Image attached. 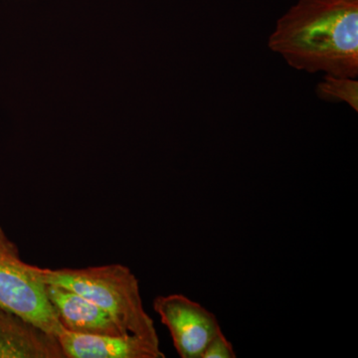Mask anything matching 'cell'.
Segmentation results:
<instances>
[{
	"instance_id": "obj_9",
	"label": "cell",
	"mask_w": 358,
	"mask_h": 358,
	"mask_svg": "<svg viewBox=\"0 0 358 358\" xmlns=\"http://www.w3.org/2000/svg\"><path fill=\"white\" fill-rule=\"evenodd\" d=\"M236 353L234 352L232 343L226 338L222 331H219L208 345L204 348L200 358H235Z\"/></svg>"
},
{
	"instance_id": "obj_8",
	"label": "cell",
	"mask_w": 358,
	"mask_h": 358,
	"mask_svg": "<svg viewBox=\"0 0 358 358\" xmlns=\"http://www.w3.org/2000/svg\"><path fill=\"white\" fill-rule=\"evenodd\" d=\"M315 93L320 100L346 103L358 112V82L355 78L324 75V80L317 85Z\"/></svg>"
},
{
	"instance_id": "obj_7",
	"label": "cell",
	"mask_w": 358,
	"mask_h": 358,
	"mask_svg": "<svg viewBox=\"0 0 358 358\" xmlns=\"http://www.w3.org/2000/svg\"><path fill=\"white\" fill-rule=\"evenodd\" d=\"M47 294L61 324L67 331L85 334H124L109 313L76 292L47 285Z\"/></svg>"
},
{
	"instance_id": "obj_4",
	"label": "cell",
	"mask_w": 358,
	"mask_h": 358,
	"mask_svg": "<svg viewBox=\"0 0 358 358\" xmlns=\"http://www.w3.org/2000/svg\"><path fill=\"white\" fill-rule=\"evenodd\" d=\"M154 308L181 358L201 357L204 348L221 329L214 313L183 294L157 296Z\"/></svg>"
},
{
	"instance_id": "obj_1",
	"label": "cell",
	"mask_w": 358,
	"mask_h": 358,
	"mask_svg": "<svg viewBox=\"0 0 358 358\" xmlns=\"http://www.w3.org/2000/svg\"><path fill=\"white\" fill-rule=\"evenodd\" d=\"M268 46L294 69L357 78L358 0H299L277 21Z\"/></svg>"
},
{
	"instance_id": "obj_6",
	"label": "cell",
	"mask_w": 358,
	"mask_h": 358,
	"mask_svg": "<svg viewBox=\"0 0 358 358\" xmlns=\"http://www.w3.org/2000/svg\"><path fill=\"white\" fill-rule=\"evenodd\" d=\"M0 358H66L57 336L0 308Z\"/></svg>"
},
{
	"instance_id": "obj_2",
	"label": "cell",
	"mask_w": 358,
	"mask_h": 358,
	"mask_svg": "<svg viewBox=\"0 0 358 358\" xmlns=\"http://www.w3.org/2000/svg\"><path fill=\"white\" fill-rule=\"evenodd\" d=\"M45 284L76 292L109 313L124 334H134L159 348L154 320L145 312L140 282L131 268L121 264L82 268H40Z\"/></svg>"
},
{
	"instance_id": "obj_3",
	"label": "cell",
	"mask_w": 358,
	"mask_h": 358,
	"mask_svg": "<svg viewBox=\"0 0 358 358\" xmlns=\"http://www.w3.org/2000/svg\"><path fill=\"white\" fill-rule=\"evenodd\" d=\"M0 308L58 336L61 324L35 266L23 262L20 249L0 226Z\"/></svg>"
},
{
	"instance_id": "obj_5",
	"label": "cell",
	"mask_w": 358,
	"mask_h": 358,
	"mask_svg": "<svg viewBox=\"0 0 358 358\" xmlns=\"http://www.w3.org/2000/svg\"><path fill=\"white\" fill-rule=\"evenodd\" d=\"M66 358H164L159 348L134 334H85L63 329L57 336Z\"/></svg>"
}]
</instances>
